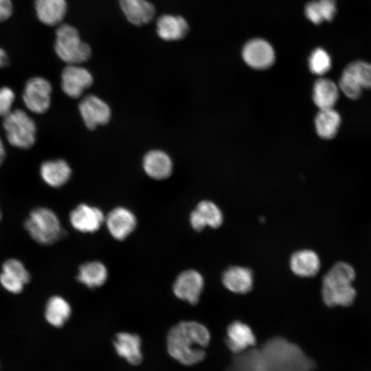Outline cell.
<instances>
[{"label":"cell","mask_w":371,"mask_h":371,"mask_svg":"<svg viewBox=\"0 0 371 371\" xmlns=\"http://www.w3.org/2000/svg\"><path fill=\"white\" fill-rule=\"evenodd\" d=\"M30 280V275L24 265L19 260L10 258L2 265L0 283L8 291L17 294Z\"/></svg>","instance_id":"cell-15"},{"label":"cell","mask_w":371,"mask_h":371,"mask_svg":"<svg viewBox=\"0 0 371 371\" xmlns=\"http://www.w3.org/2000/svg\"><path fill=\"white\" fill-rule=\"evenodd\" d=\"M143 168L151 178L161 180L170 177L172 171V162L167 153L153 150L144 157Z\"/></svg>","instance_id":"cell-20"},{"label":"cell","mask_w":371,"mask_h":371,"mask_svg":"<svg viewBox=\"0 0 371 371\" xmlns=\"http://www.w3.org/2000/svg\"><path fill=\"white\" fill-rule=\"evenodd\" d=\"M304 12L306 18L316 25H319L324 21L317 1L308 2L305 6Z\"/></svg>","instance_id":"cell-34"},{"label":"cell","mask_w":371,"mask_h":371,"mask_svg":"<svg viewBox=\"0 0 371 371\" xmlns=\"http://www.w3.org/2000/svg\"><path fill=\"white\" fill-rule=\"evenodd\" d=\"M93 83L91 73L78 65H68L61 74V87L68 96L76 98Z\"/></svg>","instance_id":"cell-13"},{"label":"cell","mask_w":371,"mask_h":371,"mask_svg":"<svg viewBox=\"0 0 371 371\" xmlns=\"http://www.w3.org/2000/svg\"><path fill=\"white\" fill-rule=\"evenodd\" d=\"M113 347L117 354L133 366L140 364L143 359L142 354V339L135 333L128 332L117 333L113 340Z\"/></svg>","instance_id":"cell-18"},{"label":"cell","mask_w":371,"mask_h":371,"mask_svg":"<svg viewBox=\"0 0 371 371\" xmlns=\"http://www.w3.org/2000/svg\"><path fill=\"white\" fill-rule=\"evenodd\" d=\"M71 307L62 296L51 297L45 305V317L49 324L54 327L63 326L70 318Z\"/></svg>","instance_id":"cell-28"},{"label":"cell","mask_w":371,"mask_h":371,"mask_svg":"<svg viewBox=\"0 0 371 371\" xmlns=\"http://www.w3.org/2000/svg\"><path fill=\"white\" fill-rule=\"evenodd\" d=\"M339 98L335 83L327 78H319L313 86V99L319 109H333Z\"/></svg>","instance_id":"cell-27"},{"label":"cell","mask_w":371,"mask_h":371,"mask_svg":"<svg viewBox=\"0 0 371 371\" xmlns=\"http://www.w3.org/2000/svg\"><path fill=\"white\" fill-rule=\"evenodd\" d=\"M104 223L110 235L117 240H124L136 229L137 219L129 209L119 206L106 216Z\"/></svg>","instance_id":"cell-10"},{"label":"cell","mask_w":371,"mask_h":371,"mask_svg":"<svg viewBox=\"0 0 371 371\" xmlns=\"http://www.w3.org/2000/svg\"><path fill=\"white\" fill-rule=\"evenodd\" d=\"M55 51L68 65H78L87 60L91 48L81 41L76 28L68 24L58 27L56 32Z\"/></svg>","instance_id":"cell-5"},{"label":"cell","mask_w":371,"mask_h":371,"mask_svg":"<svg viewBox=\"0 0 371 371\" xmlns=\"http://www.w3.org/2000/svg\"><path fill=\"white\" fill-rule=\"evenodd\" d=\"M339 88L352 100L358 99L363 89H371V64L362 60L348 64L341 75Z\"/></svg>","instance_id":"cell-7"},{"label":"cell","mask_w":371,"mask_h":371,"mask_svg":"<svg viewBox=\"0 0 371 371\" xmlns=\"http://www.w3.org/2000/svg\"><path fill=\"white\" fill-rule=\"evenodd\" d=\"M289 265L293 273L305 278L315 276L320 269L319 256L310 249L300 250L293 254Z\"/></svg>","instance_id":"cell-21"},{"label":"cell","mask_w":371,"mask_h":371,"mask_svg":"<svg viewBox=\"0 0 371 371\" xmlns=\"http://www.w3.org/2000/svg\"><path fill=\"white\" fill-rule=\"evenodd\" d=\"M223 221L219 207L210 201L199 202L190 214L189 221L195 231H202L205 227H219Z\"/></svg>","instance_id":"cell-17"},{"label":"cell","mask_w":371,"mask_h":371,"mask_svg":"<svg viewBox=\"0 0 371 371\" xmlns=\"http://www.w3.org/2000/svg\"><path fill=\"white\" fill-rule=\"evenodd\" d=\"M1 210H0V221H1Z\"/></svg>","instance_id":"cell-38"},{"label":"cell","mask_w":371,"mask_h":371,"mask_svg":"<svg viewBox=\"0 0 371 371\" xmlns=\"http://www.w3.org/2000/svg\"><path fill=\"white\" fill-rule=\"evenodd\" d=\"M12 12L11 0H0V21L8 19Z\"/></svg>","instance_id":"cell-35"},{"label":"cell","mask_w":371,"mask_h":371,"mask_svg":"<svg viewBox=\"0 0 371 371\" xmlns=\"http://www.w3.org/2000/svg\"><path fill=\"white\" fill-rule=\"evenodd\" d=\"M3 126L11 145L19 148H28L34 144L36 124L24 111L12 110L3 117Z\"/></svg>","instance_id":"cell-6"},{"label":"cell","mask_w":371,"mask_h":371,"mask_svg":"<svg viewBox=\"0 0 371 371\" xmlns=\"http://www.w3.org/2000/svg\"><path fill=\"white\" fill-rule=\"evenodd\" d=\"M105 215L98 207L80 203L69 214V222L77 231L93 234L98 231L104 223Z\"/></svg>","instance_id":"cell-11"},{"label":"cell","mask_w":371,"mask_h":371,"mask_svg":"<svg viewBox=\"0 0 371 371\" xmlns=\"http://www.w3.org/2000/svg\"><path fill=\"white\" fill-rule=\"evenodd\" d=\"M204 288V279L196 270L190 269L181 272L172 284V292L178 299L192 305L196 304Z\"/></svg>","instance_id":"cell-9"},{"label":"cell","mask_w":371,"mask_h":371,"mask_svg":"<svg viewBox=\"0 0 371 371\" xmlns=\"http://www.w3.org/2000/svg\"><path fill=\"white\" fill-rule=\"evenodd\" d=\"M308 65L312 73L322 76L331 67V58L328 52L320 47L315 49L308 59Z\"/></svg>","instance_id":"cell-31"},{"label":"cell","mask_w":371,"mask_h":371,"mask_svg":"<svg viewBox=\"0 0 371 371\" xmlns=\"http://www.w3.org/2000/svg\"><path fill=\"white\" fill-rule=\"evenodd\" d=\"M5 155V152L3 143L0 137V166L4 160Z\"/></svg>","instance_id":"cell-37"},{"label":"cell","mask_w":371,"mask_h":371,"mask_svg":"<svg viewBox=\"0 0 371 371\" xmlns=\"http://www.w3.org/2000/svg\"><path fill=\"white\" fill-rule=\"evenodd\" d=\"M38 19L47 25H55L63 19L67 11L65 0H35Z\"/></svg>","instance_id":"cell-25"},{"label":"cell","mask_w":371,"mask_h":371,"mask_svg":"<svg viewBox=\"0 0 371 371\" xmlns=\"http://www.w3.org/2000/svg\"><path fill=\"white\" fill-rule=\"evenodd\" d=\"M225 371H265L259 348L235 355Z\"/></svg>","instance_id":"cell-30"},{"label":"cell","mask_w":371,"mask_h":371,"mask_svg":"<svg viewBox=\"0 0 371 371\" xmlns=\"http://www.w3.org/2000/svg\"><path fill=\"white\" fill-rule=\"evenodd\" d=\"M210 341V331L203 324L195 321H181L169 330L166 347L169 355L180 363L194 366L205 357Z\"/></svg>","instance_id":"cell-1"},{"label":"cell","mask_w":371,"mask_h":371,"mask_svg":"<svg viewBox=\"0 0 371 371\" xmlns=\"http://www.w3.org/2000/svg\"><path fill=\"white\" fill-rule=\"evenodd\" d=\"M106 265L99 260H91L82 263L78 268L77 280L89 289L102 286L108 278Z\"/></svg>","instance_id":"cell-22"},{"label":"cell","mask_w":371,"mask_h":371,"mask_svg":"<svg viewBox=\"0 0 371 371\" xmlns=\"http://www.w3.org/2000/svg\"><path fill=\"white\" fill-rule=\"evenodd\" d=\"M245 62L251 67L264 69L271 67L275 60L272 46L265 40L254 38L248 41L242 52Z\"/></svg>","instance_id":"cell-14"},{"label":"cell","mask_w":371,"mask_h":371,"mask_svg":"<svg viewBox=\"0 0 371 371\" xmlns=\"http://www.w3.org/2000/svg\"><path fill=\"white\" fill-rule=\"evenodd\" d=\"M14 93L9 87L0 88V116L5 117L12 111Z\"/></svg>","instance_id":"cell-32"},{"label":"cell","mask_w":371,"mask_h":371,"mask_svg":"<svg viewBox=\"0 0 371 371\" xmlns=\"http://www.w3.org/2000/svg\"><path fill=\"white\" fill-rule=\"evenodd\" d=\"M8 62V56L5 51L0 48V68L7 65Z\"/></svg>","instance_id":"cell-36"},{"label":"cell","mask_w":371,"mask_h":371,"mask_svg":"<svg viewBox=\"0 0 371 371\" xmlns=\"http://www.w3.org/2000/svg\"><path fill=\"white\" fill-rule=\"evenodd\" d=\"M78 109L86 126L89 129L106 124L111 117L109 105L94 95L85 97L80 101Z\"/></svg>","instance_id":"cell-12"},{"label":"cell","mask_w":371,"mask_h":371,"mask_svg":"<svg viewBox=\"0 0 371 371\" xmlns=\"http://www.w3.org/2000/svg\"><path fill=\"white\" fill-rule=\"evenodd\" d=\"M51 93L50 83L42 77H34L26 82L23 93V100L30 111L41 114L49 108Z\"/></svg>","instance_id":"cell-8"},{"label":"cell","mask_w":371,"mask_h":371,"mask_svg":"<svg viewBox=\"0 0 371 371\" xmlns=\"http://www.w3.org/2000/svg\"><path fill=\"white\" fill-rule=\"evenodd\" d=\"M340 124V115L333 108L319 109L315 118L317 133L324 139L334 137L338 131Z\"/></svg>","instance_id":"cell-29"},{"label":"cell","mask_w":371,"mask_h":371,"mask_svg":"<svg viewBox=\"0 0 371 371\" xmlns=\"http://www.w3.org/2000/svg\"><path fill=\"white\" fill-rule=\"evenodd\" d=\"M355 278V271L351 265L344 262L334 264L322 279L324 302L330 307L351 305L356 297L352 284Z\"/></svg>","instance_id":"cell-3"},{"label":"cell","mask_w":371,"mask_h":371,"mask_svg":"<svg viewBox=\"0 0 371 371\" xmlns=\"http://www.w3.org/2000/svg\"><path fill=\"white\" fill-rule=\"evenodd\" d=\"M119 1L126 17L134 25H142L148 23L155 15V7L147 0Z\"/></svg>","instance_id":"cell-23"},{"label":"cell","mask_w":371,"mask_h":371,"mask_svg":"<svg viewBox=\"0 0 371 371\" xmlns=\"http://www.w3.org/2000/svg\"><path fill=\"white\" fill-rule=\"evenodd\" d=\"M30 236L42 245L54 243L64 236V230L56 213L47 207L34 209L24 223Z\"/></svg>","instance_id":"cell-4"},{"label":"cell","mask_w":371,"mask_h":371,"mask_svg":"<svg viewBox=\"0 0 371 371\" xmlns=\"http://www.w3.org/2000/svg\"><path fill=\"white\" fill-rule=\"evenodd\" d=\"M222 282L224 286L231 292L238 294L247 293L253 287V273L247 267H230L223 272Z\"/></svg>","instance_id":"cell-19"},{"label":"cell","mask_w":371,"mask_h":371,"mask_svg":"<svg viewBox=\"0 0 371 371\" xmlns=\"http://www.w3.org/2000/svg\"><path fill=\"white\" fill-rule=\"evenodd\" d=\"M265 371H313L315 363L302 350L282 337H273L259 348Z\"/></svg>","instance_id":"cell-2"},{"label":"cell","mask_w":371,"mask_h":371,"mask_svg":"<svg viewBox=\"0 0 371 371\" xmlns=\"http://www.w3.org/2000/svg\"><path fill=\"white\" fill-rule=\"evenodd\" d=\"M256 343L255 335L247 324L240 321H234L227 326L225 344L235 355L252 348Z\"/></svg>","instance_id":"cell-16"},{"label":"cell","mask_w":371,"mask_h":371,"mask_svg":"<svg viewBox=\"0 0 371 371\" xmlns=\"http://www.w3.org/2000/svg\"><path fill=\"white\" fill-rule=\"evenodd\" d=\"M324 21H330L336 13L335 0H317Z\"/></svg>","instance_id":"cell-33"},{"label":"cell","mask_w":371,"mask_h":371,"mask_svg":"<svg viewBox=\"0 0 371 371\" xmlns=\"http://www.w3.org/2000/svg\"><path fill=\"white\" fill-rule=\"evenodd\" d=\"M40 174L48 186L59 188L69 179L71 170L69 164L63 159L50 160L41 164Z\"/></svg>","instance_id":"cell-24"},{"label":"cell","mask_w":371,"mask_h":371,"mask_svg":"<svg viewBox=\"0 0 371 371\" xmlns=\"http://www.w3.org/2000/svg\"><path fill=\"white\" fill-rule=\"evenodd\" d=\"M188 31L186 21L180 16L165 14L157 22L159 36L165 41H177L183 38Z\"/></svg>","instance_id":"cell-26"}]
</instances>
